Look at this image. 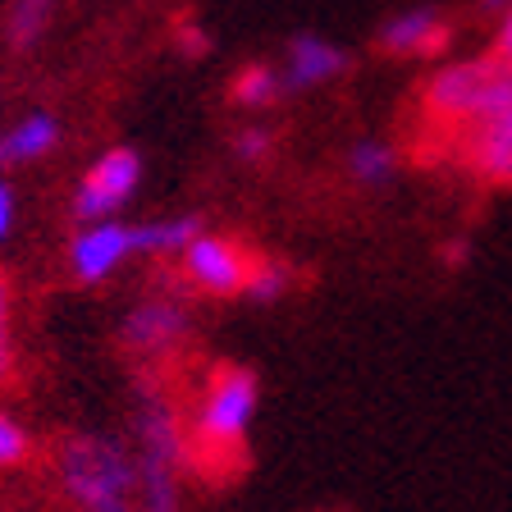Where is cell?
<instances>
[{"label": "cell", "instance_id": "obj_1", "mask_svg": "<svg viewBox=\"0 0 512 512\" xmlns=\"http://www.w3.org/2000/svg\"><path fill=\"white\" fill-rule=\"evenodd\" d=\"M133 435H138V458H133V467H138V512H179V471L188 462V426L165 398L151 394L138 407Z\"/></svg>", "mask_w": 512, "mask_h": 512}, {"label": "cell", "instance_id": "obj_2", "mask_svg": "<svg viewBox=\"0 0 512 512\" xmlns=\"http://www.w3.org/2000/svg\"><path fill=\"white\" fill-rule=\"evenodd\" d=\"M426 115L448 128H467L494 110L512 106V60L499 51L453 60L426 78Z\"/></svg>", "mask_w": 512, "mask_h": 512}, {"label": "cell", "instance_id": "obj_3", "mask_svg": "<svg viewBox=\"0 0 512 512\" xmlns=\"http://www.w3.org/2000/svg\"><path fill=\"white\" fill-rule=\"evenodd\" d=\"M60 476L83 512H138V467L101 435H74L60 448Z\"/></svg>", "mask_w": 512, "mask_h": 512}, {"label": "cell", "instance_id": "obj_4", "mask_svg": "<svg viewBox=\"0 0 512 512\" xmlns=\"http://www.w3.org/2000/svg\"><path fill=\"white\" fill-rule=\"evenodd\" d=\"M256 403H261V380L247 366H215L206 380L197 412H192V439L202 453H238L252 430Z\"/></svg>", "mask_w": 512, "mask_h": 512}, {"label": "cell", "instance_id": "obj_5", "mask_svg": "<svg viewBox=\"0 0 512 512\" xmlns=\"http://www.w3.org/2000/svg\"><path fill=\"white\" fill-rule=\"evenodd\" d=\"M142 183V160L133 147H115L106 156L96 160L92 170L78 179V192H74V215L83 224L92 220H110L119 215L128 202H133V192Z\"/></svg>", "mask_w": 512, "mask_h": 512}, {"label": "cell", "instance_id": "obj_6", "mask_svg": "<svg viewBox=\"0 0 512 512\" xmlns=\"http://www.w3.org/2000/svg\"><path fill=\"white\" fill-rule=\"evenodd\" d=\"M179 256H183V275L202 288V293H211V298H238L247 288V275H252V261H256L243 243L215 238V234H197Z\"/></svg>", "mask_w": 512, "mask_h": 512}, {"label": "cell", "instance_id": "obj_7", "mask_svg": "<svg viewBox=\"0 0 512 512\" xmlns=\"http://www.w3.org/2000/svg\"><path fill=\"white\" fill-rule=\"evenodd\" d=\"M458 156L480 183L512 188V106L458 128Z\"/></svg>", "mask_w": 512, "mask_h": 512}, {"label": "cell", "instance_id": "obj_8", "mask_svg": "<svg viewBox=\"0 0 512 512\" xmlns=\"http://www.w3.org/2000/svg\"><path fill=\"white\" fill-rule=\"evenodd\" d=\"M133 252H138L133 224H124L119 215H110V220H92L87 229H78L74 243H69V270H74L83 284H101V279L115 275Z\"/></svg>", "mask_w": 512, "mask_h": 512}, {"label": "cell", "instance_id": "obj_9", "mask_svg": "<svg viewBox=\"0 0 512 512\" xmlns=\"http://www.w3.org/2000/svg\"><path fill=\"white\" fill-rule=\"evenodd\" d=\"M453 42V23L444 14H435L430 5H412V10L384 19L380 32H375V46L384 55H398V60H435V55L448 51Z\"/></svg>", "mask_w": 512, "mask_h": 512}, {"label": "cell", "instance_id": "obj_10", "mask_svg": "<svg viewBox=\"0 0 512 512\" xmlns=\"http://www.w3.org/2000/svg\"><path fill=\"white\" fill-rule=\"evenodd\" d=\"M192 330V316L183 302L174 298H147L138 307L128 311L124 320V343L142 357H160V352H170L174 343H183V334Z\"/></svg>", "mask_w": 512, "mask_h": 512}, {"label": "cell", "instance_id": "obj_11", "mask_svg": "<svg viewBox=\"0 0 512 512\" xmlns=\"http://www.w3.org/2000/svg\"><path fill=\"white\" fill-rule=\"evenodd\" d=\"M348 51L334 46L330 37H320V32H298L293 42H288V64H284V87H320L339 78L348 69Z\"/></svg>", "mask_w": 512, "mask_h": 512}, {"label": "cell", "instance_id": "obj_12", "mask_svg": "<svg viewBox=\"0 0 512 512\" xmlns=\"http://www.w3.org/2000/svg\"><path fill=\"white\" fill-rule=\"evenodd\" d=\"M55 142H60V124H55V115L37 110V115L19 119V124L5 133L0 156L5 160H42L46 151H55Z\"/></svg>", "mask_w": 512, "mask_h": 512}, {"label": "cell", "instance_id": "obj_13", "mask_svg": "<svg viewBox=\"0 0 512 512\" xmlns=\"http://www.w3.org/2000/svg\"><path fill=\"white\" fill-rule=\"evenodd\" d=\"M197 234H202V220H197V215H170V220L133 224L138 252H151V256H179Z\"/></svg>", "mask_w": 512, "mask_h": 512}, {"label": "cell", "instance_id": "obj_14", "mask_svg": "<svg viewBox=\"0 0 512 512\" xmlns=\"http://www.w3.org/2000/svg\"><path fill=\"white\" fill-rule=\"evenodd\" d=\"M398 170V156L389 142L380 138H362L348 147V174L352 183H362V188H380V183H389Z\"/></svg>", "mask_w": 512, "mask_h": 512}, {"label": "cell", "instance_id": "obj_15", "mask_svg": "<svg viewBox=\"0 0 512 512\" xmlns=\"http://www.w3.org/2000/svg\"><path fill=\"white\" fill-rule=\"evenodd\" d=\"M279 92H284V74H279V69H270V64H243L229 96L247 110H266L279 101Z\"/></svg>", "mask_w": 512, "mask_h": 512}, {"label": "cell", "instance_id": "obj_16", "mask_svg": "<svg viewBox=\"0 0 512 512\" xmlns=\"http://www.w3.org/2000/svg\"><path fill=\"white\" fill-rule=\"evenodd\" d=\"M293 266L288 261H279V256H256L252 261V275H247V288H243V298L252 302H279L293 288Z\"/></svg>", "mask_w": 512, "mask_h": 512}, {"label": "cell", "instance_id": "obj_17", "mask_svg": "<svg viewBox=\"0 0 512 512\" xmlns=\"http://www.w3.org/2000/svg\"><path fill=\"white\" fill-rule=\"evenodd\" d=\"M51 10H55V0H14V10H10L14 46H32V42H37V37H42V28L51 23Z\"/></svg>", "mask_w": 512, "mask_h": 512}, {"label": "cell", "instance_id": "obj_18", "mask_svg": "<svg viewBox=\"0 0 512 512\" xmlns=\"http://www.w3.org/2000/svg\"><path fill=\"white\" fill-rule=\"evenodd\" d=\"M270 147H275V138H270V128H261V124H247V128H238L234 133V156L247 160V165L266 160Z\"/></svg>", "mask_w": 512, "mask_h": 512}, {"label": "cell", "instance_id": "obj_19", "mask_svg": "<svg viewBox=\"0 0 512 512\" xmlns=\"http://www.w3.org/2000/svg\"><path fill=\"white\" fill-rule=\"evenodd\" d=\"M23 458H28V435L14 416L0 412V467H19Z\"/></svg>", "mask_w": 512, "mask_h": 512}, {"label": "cell", "instance_id": "obj_20", "mask_svg": "<svg viewBox=\"0 0 512 512\" xmlns=\"http://www.w3.org/2000/svg\"><path fill=\"white\" fill-rule=\"evenodd\" d=\"M471 256H476V243H471L467 234H453V238H444V243H439V266L453 270V275L471 266Z\"/></svg>", "mask_w": 512, "mask_h": 512}, {"label": "cell", "instance_id": "obj_21", "mask_svg": "<svg viewBox=\"0 0 512 512\" xmlns=\"http://www.w3.org/2000/svg\"><path fill=\"white\" fill-rule=\"evenodd\" d=\"M14 215H19V202H14V188L0 183V243L14 234Z\"/></svg>", "mask_w": 512, "mask_h": 512}, {"label": "cell", "instance_id": "obj_22", "mask_svg": "<svg viewBox=\"0 0 512 512\" xmlns=\"http://www.w3.org/2000/svg\"><path fill=\"white\" fill-rule=\"evenodd\" d=\"M179 46H183V55H206V32L192 23V28H179Z\"/></svg>", "mask_w": 512, "mask_h": 512}, {"label": "cell", "instance_id": "obj_23", "mask_svg": "<svg viewBox=\"0 0 512 512\" xmlns=\"http://www.w3.org/2000/svg\"><path fill=\"white\" fill-rule=\"evenodd\" d=\"M494 51L512 60V5L499 14V32H494Z\"/></svg>", "mask_w": 512, "mask_h": 512}, {"label": "cell", "instance_id": "obj_24", "mask_svg": "<svg viewBox=\"0 0 512 512\" xmlns=\"http://www.w3.org/2000/svg\"><path fill=\"white\" fill-rule=\"evenodd\" d=\"M10 334V279L0 275V343Z\"/></svg>", "mask_w": 512, "mask_h": 512}, {"label": "cell", "instance_id": "obj_25", "mask_svg": "<svg viewBox=\"0 0 512 512\" xmlns=\"http://www.w3.org/2000/svg\"><path fill=\"white\" fill-rule=\"evenodd\" d=\"M508 5H512V0H480V10H485V14H503Z\"/></svg>", "mask_w": 512, "mask_h": 512}, {"label": "cell", "instance_id": "obj_26", "mask_svg": "<svg viewBox=\"0 0 512 512\" xmlns=\"http://www.w3.org/2000/svg\"><path fill=\"white\" fill-rule=\"evenodd\" d=\"M10 380V348H5V343H0V384Z\"/></svg>", "mask_w": 512, "mask_h": 512}, {"label": "cell", "instance_id": "obj_27", "mask_svg": "<svg viewBox=\"0 0 512 512\" xmlns=\"http://www.w3.org/2000/svg\"><path fill=\"white\" fill-rule=\"evenodd\" d=\"M0 160H5V156H0Z\"/></svg>", "mask_w": 512, "mask_h": 512}]
</instances>
